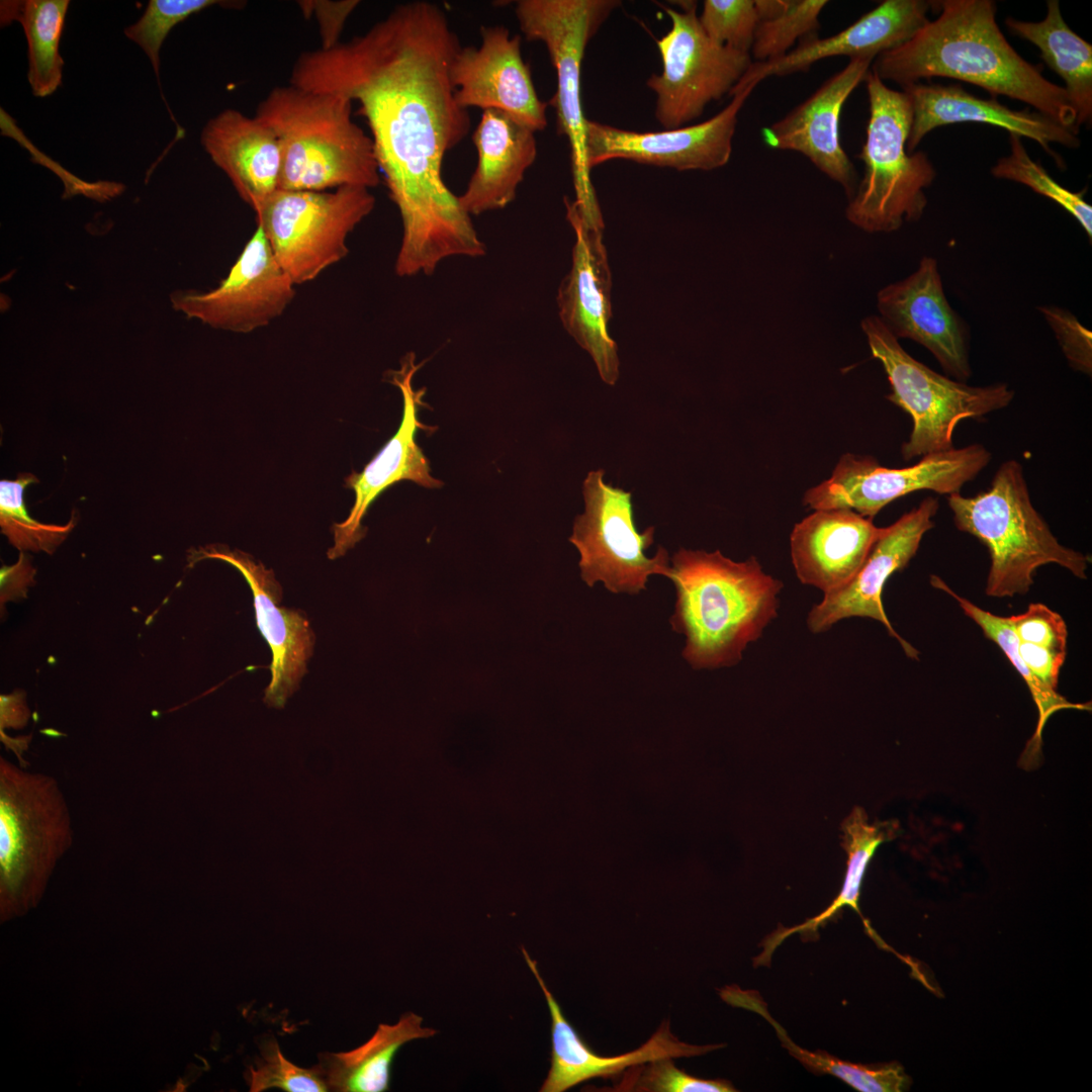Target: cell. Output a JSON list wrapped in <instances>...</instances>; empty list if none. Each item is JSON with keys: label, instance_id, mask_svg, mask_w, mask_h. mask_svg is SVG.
I'll list each match as a JSON object with an SVG mask.
<instances>
[{"label": "cell", "instance_id": "cell-1", "mask_svg": "<svg viewBox=\"0 0 1092 1092\" xmlns=\"http://www.w3.org/2000/svg\"><path fill=\"white\" fill-rule=\"evenodd\" d=\"M461 44L445 11L428 1L395 6L365 33L302 53L289 84L359 103L380 174L398 209L397 276L430 275L450 257L486 253L471 216L446 185V154L470 128L450 65Z\"/></svg>", "mask_w": 1092, "mask_h": 1092}, {"label": "cell", "instance_id": "cell-2", "mask_svg": "<svg viewBox=\"0 0 1092 1092\" xmlns=\"http://www.w3.org/2000/svg\"><path fill=\"white\" fill-rule=\"evenodd\" d=\"M937 12L911 38L872 64L882 81L902 88L932 77L951 78L1027 103L1076 134L1077 114L1063 86L1010 46L996 22L991 0L930 1Z\"/></svg>", "mask_w": 1092, "mask_h": 1092}, {"label": "cell", "instance_id": "cell-3", "mask_svg": "<svg viewBox=\"0 0 1092 1092\" xmlns=\"http://www.w3.org/2000/svg\"><path fill=\"white\" fill-rule=\"evenodd\" d=\"M670 561L676 601L669 622L686 638L682 657L695 669L740 662L778 617L783 582L754 556L736 562L719 550L680 548Z\"/></svg>", "mask_w": 1092, "mask_h": 1092}, {"label": "cell", "instance_id": "cell-4", "mask_svg": "<svg viewBox=\"0 0 1092 1092\" xmlns=\"http://www.w3.org/2000/svg\"><path fill=\"white\" fill-rule=\"evenodd\" d=\"M352 101L338 93L278 86L255 116L275 133L281 151L279 189H371L381 180L372 140L351 117Z\"/></svg>", "mask_w": 1092, "mask_h": 1092}, {"label": "cell", "instance_id": "cell-5", "mask_svg": "<svg viewBox=\"0 0 1092 1092\" xmlns=\"http://www.w3.org/2000/svg\"><path fill=\"white\" fill-rule=\"evenodd\" d=\"M957 528L976 537L990 555L985 592L992 598L1026 594L1040 566L1054 563L1087 578L1090 559L1064 546L1032 505L1022 465L1004 461L988 489L974 496L949 494Z\"/></svg>", "mask_w": 1092, "mask_h": 1092}, {"label": "cell", "instance_id": "cell-6", "mask_svg": "<svg viewBox=\"0 0 1092 1092\" xmlns=\"http://www.w3.org/2000/svg\"><path fill=\"white\" fill-rule=\"evenodd\" d=\"M71 812L59 782L0 756V912L3 920L37 906L59 860L73 845Z\"/></svg>", "mask_w": 1092, "mask_h": 1092}, {"label": "cell", "instance_id": "cell-7", "mask_svg": "<svg viewBox=\"0 0 1092 1092\" xmlns=\"http://www.w3.org/2000/svg\"><path fill=\"white\" fill-rule=\"evenodd\" d=\"M864 82L870 116L857 156L864 171L845 215L864 232L891 233L922 216L927 205L924 189L936 172L927 154L907 151L913 117L909 96L889 88L872 71Z\"/></svg>", "mask_w": 1092, "mask_h": 1092}, {"label": "cell", "instance_id": "cell-8", "mask_svg": "<svg viewBox=\"0 0 1092 1092\" xmlns=\"http://www.w3.org/2000/svg\"><path fill=\"white\" fill-rule=\"evenodd\" d=\"M861 330L888 377L891 392L886 398L913 423L901 447L904 460L954 448L953 432L961 421L984 419L1014 398L1007 383L974 386L933 371L909 355L878 315L863 318Z\"/></svg>", "mask_w": 1092, "mask_h": 1092}, {"label": "cell", "instance_id": "cell-9", "mask_svg": "<svg viewBox=\"0 0 1092 1092\" xmlns=\"http://www.w3.org/2000/svg\"><path fill=\"white\" fill-rule=\"evenodd\" d=\"M617 0H519L515 14L528 40L547 49L556 72L557 89L549 104L556 111L558 134L570 148L574 203L585 214H600L590 170L586 163L585 126L580 92L585 49L611 13Z\"/></svg>", "mask_w": 1092, "mask_h": 1092}, {"label": "cell", "instance_id": "cell-10", "mask_svg": "<svg viewBox=\"0 0 1092 1092\" xmlns=\"http://www.w3.org/2000/svg\"><path fill=\"white\" fill-rule=\"evenodd\" d=\"M370 189H278L256 212L270 247L295 285L314 280L349 253L347 239L374 209Z\"/></svg>", "mask_w": 1092, "mask_h": 1092}, {"label": "cell", "instance_id": "cell-11", "mask_svg": "<svg viewBox=\"0 0 1092 1092\" xmlns=\"http://www.w3.org/2000/svg\"><path fill=\"white\" fill-rule=\"evenodd\" d=\"M604 474L597 469L584 478V513L575 517L569 541L579 552L580 576L588 586L601 581L611 593L636 595L653 574L669 578L670 559L661 546L653 557L645 555L655 527L636 529L632 493L606 483Z\"/></svg>", "mask_w": 1092, "mask_h": 1092}, {"label": "cell", "instance_id": "cell-12", "mask_svg": "<svg viewBox=\"0 0 1092 1092\" xmlns=\"http://www.w3.org/2000/svg\"><path fill=\"white\" fill-rule=\"evenodd\" d=\"M676 10L661 5L670 29L656 40L662 71L646 85L656 95L655 118L672 129L700 117L708 104L729 94L752 64L751 55L720 46L704 32L697 2L679 1Z\"/></svg>", "mask_w": 1092, "mask_h": 1092}, {"label": "cell", "instance_id": "cell-13", "mask_svg": "<svg viewBox=\"0 0 1092 1092\" xmlns=\"http://www.w3.org/2000/svg\"><path fill=\"white\" fill-rule=\"evenodd\" d=\"M982 444L931 453L907 467L889 468L868 455H841L830 477L809 488L802 503L809 509H849L874 519L887 505L918 490L960 492L991 461Z\"/></svg>", "mask_w": 1092, "mask_h": 1092}, {"label": "cell", "instance_id": "cell-14", "mask_svg": "<svg viewBox=\"0 0 1092 1092\" xmlns=\"http://www.w3.org/2000/svg\"><path fill=\"white\" fill-rule=\"evenodd\" d=\"M295 284L278 263L260 225L214 289L171 293L172 307L216 330L247 334L268 326L288 307Z\"/></svg>", "mask_w": 1092, "mask_h": 1092}, {"label": "cell", "instance_id": "cell-15", "mask_svg": "<svg viewBox=\"0 0 1092 1092\" xmlns=\"http://www.w3.org/2000/svg\"><path fill=\"white\" fill-rule=\"evenodd\" d=\"M757 84H736L730 103L713 117L661 131H634L588 120L585 126L586 163L592 169L622 159L678 171H710L723 167L732 154L738 114Z\"/></svg>", "mask_w": 1092, "mask_h": 1092}, {"label": "cell", "instance_id": "cell-16", "mask_svg": "<svg viewBox=\"0 0 1092 1092\" xmlns=\"http://www.w3.org/2000/svg\"><path fill=\"white\" fill-rule=\"evenodd\" d=\"M564 204L575 242L570 271L557 294L559 317L565 331L590 355L601 379L614 385L620 362L617 344L609 334L612 278L604 224L587 221L568 197Z\"/></svg>", "mask_w": 1092, "mask_h": 1092}, {"label": "cell", "instance_id": "cell-17", "mask_svg": "<svg viewBox=\"0 0 1092 1092\" xmlns=\"http://www.w3.org/2000/svg\"><path fill=\"white\" fill-rule=\"evenodd\" d=\"M939 508L937 498L927 496L882 531L863 563L845 584L824 594L807 616L808 629L828 631L840 620L859 617L879 621L902 646L906 655L918 659V651L905 641L890 623L882 602L889 577L907 566L915 556L923 536L934 527L933 517Z\"/></svg>", "mask_w": 1092, "mask_h": 1092}, {"label": "cell", "instance_id": "cell-18", "mask_svg": "<svg viewBox=\"0 0 1092 1092\" xmlns=\"http://www.w3.org/2000/svg\"><path fill=\"white\" fill-rule=\"evenodd\" d=\"M478 47H460L450 65L456 102L464 109L502 111L535 132L547 125L548 103L539 99L521 54V36L504 25L481 26Z\"/></svg>", "mask_w": 1092, "mask_h": 1092}, {"label": "cell", "instance_id": "cell-19", "mask_svg": "<svg viewBox=\"0 0 1092 1092\" xmlns=\"http://www.w3.org/2000/svg\"><path fill=\"white\" fill-rule=\"evenodd\" d=\"M424 363L417 364L415 353H407L400 368L389 373L388 381L402 396V417L397 432L385 443L360 472H352L345 485L355 492V502L347 519L333 526L334 546L328 551L330 559L343 556L366 534L362 520L372 503L389 486L400 480H412L427 488H437L443 482L431 475L430 463L416 441L419 430L430 428L419 421V407L424 404L425 388L415 390L413 378Z\"/></svg>", "mask_w": 1092, "mask_h": 1092}, {"label": "cell", "instance_id": "cell-20", "mask_svg": "<svg viewBox=\"0 0 1092 1092\" xmlns=\"http://www.w3.org/2000/svg\"><path fill=\"white\" fill-rule=\"evenodd\" d=\"M877 308L898 340L926 348L947 376L964 382L970 378L969 330L946 299L934 258L923 257L911 275L883 287Z\"/></svg>", "mask_w": 1092, "mask_h": 1092}, {"label": "cell", "instance_id": "cell-21", "mask_svg": "<svg viewBox=\"0 0 1092 1092\" xmlns=\"http://www.w3.org/2000/svg\"><path fill=\"white\" fill-rule=\"evenodd\" d=\"M873 61L871 58L849 60L805 101L761 130L766 146L804 155L840 184L849 198L856 189V173L840 145L839 117L849 95L871 71Z\"/></svg>", "mask_w": 1092, "mask_h": 1092}, {"label": "cell", "instance_id": "cell-22", "mask_svg": "<svg viewBox=\"0 0 1092 1092\" xmlns=\"http://www.w3.org/2000/svg\"><path fill=\"white\" fill-rule=\"evenodd\" d=\"M206 558L228 562L247 580L254 598L257 625L272 652V676L264 702L270 707L283 708L297 690L313 652L314 634L307 618L299 611L278 606L282 597L280 583L271 569L250 555L210 545L193 550L189 560L193 564Z\"/></svg>", "mask_w": 1092, "mask_h": 1092}, {"label": "cell", "instance_id": "cell-23", "mask_svg": "<svg viewBox=\"0 0 1092 1092\" xmlns=\"http://www.w3.org/2000/svg\"><path fill=\"white\" fill-rule=\"evenodd\" d=\"M931 2L925 0H885L841 31L825 38L808 36L785 56L752 62L738 84H758L772 76L807 71L813 64L832 57L876 59L911 38L929 19Z\"/></svg>", "mask_w": 1092, "mask_h": 1092}, {"label": "cell", "instance_id": "cell-24", "mask_svg": "<svg viewBox=\"0 0 1092 1092\" xmlns=\"http://www.w3.org/2000/svg\"><path fill=\"white\" fill-rule=\"evenodd\" d=\"M909 96L913 117L907 151L915 152L932 129L962 122L985 123L1001 127L1020 138L1036 142L1061 167V158L1051 144L1075 149L1081 144L1078 134L1056 120L1030 110H1013L996 98L983 99L967 92L961 85L915 83L903 88Z\"/></svg>", "mask_w": 1092, "mask_h": 1092}, {"label": "cell", "instance_id": "cell-25", "mask_svg": "<svg viewBox=\"0 0 1092 1092\" xmlns=\"http://www.w3.org/2000/svg\"><path fill=\"white\" fill-rule=\"evenodd\" d=\"M522 953L543 991L551 1017V1065L541 1092H563L594 1078L620 1077L631 1067L655 1060L697 1057L722 1048V1044L695 1045L681 1041L670 1031L669 1022L664 1021L638 1049L613 1057L598 1055L564 1016L541 977L536 961L525 947Z\"/></svg>", "mask_w": 1092, "mask_h": 1092}, {"label": "cell", "instance_id": "cell-26", "mask_svg": "<svg viewBox=\"0 0 1092 1092\" xmlns=\"http://www.w3.org/2000/svg\"><path fill=\"white\" fill-rule=\"evenodd\" d=\"M881 531L873 519L849 509L815 510L790 535L798 579L823 594L839 588L857 572Z\"/></svg>", "mask_w": 1092, "mask_h": 1092}, {"label": "cell", "instance_id": "cell-27", "mask_svg": "<svg viewBox=\"0 0 1092 1092\" xmlns=\"http://www.w3.org/2000/svg\"><path fill=\"white\" fill-rule=\"evenodd\" d=\"M200 142L255 213L279 189L280 146L273 130L256 116L225 109L207 121Z\"/></svg>", "mask_w": 1092, "mask_h": 1092}, {"label": "cell", "instance_id": "cell-28", "mask_svg": "<svg viewBox=\"0 0 1092 1092\" xmlns=\"http://www.w3.org/2000/svg\"><path fill=\"white\" fill-rule=\"evenodd\" d=\"M477 164L458 202L469 216L508 206L537 157L535 131L498 110H484L472 134Z\"/></svg>", "mask_w": 1092, "mask_h": 1092}, {"label": "cell", "instance_id": "cell-29", "mask_svg": "<svg viewBox=\"0 0 1092 1092\" xmlns=\"http://www.w3.org/2000/svg\"><path fill=\"white\" fill-rule=\"evenodd\" d=\"M423 1018L413 1012L402 1014L395 1024L380 1023L362 1045L344 1053H325L316 1065L329 1090L340 1092H383L389 1089L391 1065L399 1049L408 1041L437 1033L422 1027Z\"/></svg>", "mask_w": 1092, "mask_h": 1092}, {"label": "cell", "instance_id": "cell-30", "mask_svg": "<svg viewBox=\"0 0 1092 1092\" xmlns=\"http://www.w3.org/2000/svg\"><path fill=\"white\" fill-rule=\"evenodd\" d=\"M1010 31L1034 44L1041 60L1065 83L1076 111L1077 126L1092 119V46L1066 23L1058 0L1046 2V14L1037 22L1005 19Z\"/></svg>", "mask_w": 1092, "mask_h": 1092}, {"label": "cell", "instance_id": "cell-31", "mask_svg": "<svg viewBox=\"0 0 1092 1092\" xmlns=\"http://www.w3.org/2000/svg\"><path fill=\"white\" fill-rule=\"evenodd\" d=\"M70 1H1V25L18 21L27 41V80L32 94L47 97L62 85L60 42Z\"/></svg>", "mask_w": 1092, "mask_h": 1092}, {"label": "cell", "instance_id": "cell-32", "mask_svg": "<svg viewBox=\"0 0 1092 1092\" xmlns=\"http://www.w3.org/2000/svg\"><path fill=\"white\" fill-rule=\"evenodd\" d=\"M722 999L728 1004L741 1007L765 1018L775 1028L783 1046L812 1072L830 1074L861 1092H900L910 1084V1078L897 1063L859 1065L839 1060L820 1051L809 1052L794 1043L786 1030L769 1014L765 1003L754 991L737 986L721 990Z\"/></svg>", "mask_w": 1092, "mask_h": 1092}, {"label": "cell", "instance_id": "cell-33", "mask_svg": "<svg viewBox=\"0 0 1092 1092\" xmlns=\"http://www.w3.org/2000/svg\"><path fill=\"white\" fill-rule=\"evenodd\" d=\"M893 829L894 827L888 826L887 823L870 824L864 811L855 808L843 823L844 847L848 858L844 882L838 896L819 915L802 924L782 928L769 935L763 943V951L755 959V964H767L774 950L788 936L794 933L816 932L821 924L832 918L844 906L851 907L861 916L858 898L866 870L878 846L892 838Z\"/></svg>", "mask_w": 1092, "mask_h": 1092}, {"label": "cell", "instance_id": "cell-34", "mask_svg": "<svg viewBox=\"0 0 1092 1092\" xmlns=\"http://www.w3.org/2000/svg\"><path fill=\"white\" fill-rule=\"evenodd\" d=\"M930 583L932 586L946 593L958 602L965 615L971 618L982 629L988 639L992 640L1000 647L1006 657L1011 661L1012 665L1022 676L1037 706L1039 714L1037 728L1033 739L1031 740L1032 743L1036 740V746L1040 745L1043 726L1054 713L1063 709L1090 710V707L1086 704H1073L1068 702L1064 697L1057 693V690L1051 689L1042 682L1026 666L1019 655V640L1013 630L1010 617H1000L981 609L969 600L956 594L937 575L930 576Z\"/></svg>", "mask_w": 1092, "mask_h": 1092}, {"label": "cell", "instance_id": "cell-35", "mask_svg": "<svg viewBox=\"0 0 1092 1092\" xmlns=\"http://www.w3.org/2000/svg\"><path fill=\"white\" fill-rule=\"evenodd\" d=\"M30 473H21L14 480L0 481V526L9 542L19 550L52 553L75 526L72 516L66 525L40 523L28 514L23 493L26 486L37 482Z\"/></svg>", "mask_w": 1092, "mask_h": 1092}, {"label": "cell", "instance_id": "cell-36", "mask_svg": "<svg viewBox=\"0 0 1092 1092\" xmlns=\"http://www.w3.org/2000/svg\"><path fill=\"white\" fill-rule=\"evenodd\" d=\"M1009 142L1010 155L997 161L991 169L992 175L1024 184L1052 199L1076 218L1091 241L1092 207L1084 199L1085 191L1073 192L1060 185L1040 164L1031 160L1020 136L1009 134Z\"/></svg>", "mask_w": 1092, "mask_h": 1092}, {"label": "cell", "instance_id": "cell-37", "mask_svg": "<svg viewBox=\"0 0 1092 1092\" xmlns=\"http://www.w3.org/2000/svg\"><path fill=\"white\" fill-rule=\"evenodd\" d=\"M241 2L217 0H150L141 18L125 27L124 34L148 56L160 83V50L174 26L213 5L240 7ZM163 99L165 100L163 94Z\"/></svg>", "mask_w": 1092, "mask_h": 1092}, {"label": "cell", "instance_id": "cell-38", "mask_svg": "<svg viewBox=\"0 0 1092 1092\" xmlns=\"http://www.w3.org/2000/svg\"><path fill=\"white\" fill-rule=\"evenodd\" d=\"M826 0H790L778 17L758 22L750 55L754 62L779 59L789 53L796 40L810 36L819 27V15Z\"/></svg>", "mask_w": 1092, "mask_h": 1092}, {"label": "cell", "instance_id": "cell-39", "mask_svg": "<svg viewBox=\"0 0 1092 1092\" xmlns=\"http://www.w3.org/2000/svg\"><path fill=\"white\" fill-rule=\"evenodd\" d=\"M608 1091L645 1092H733L727 1080L702 1079L678 1069L671 1058L655 1060L627 1069Z\"/></svg>", "mask_w": 1092, "mask_h": 1092}, {"label": "cell", "instance_id": "cell-40", "mask_svg": "<svg viewBox=\"0 0 1092 1092\" xmlns=\"http://www.w3.org/2000/svg\"><path fill=\"white\" fill-rule=\"evenodd\" d=\"M698 17L711 40L750 54L759 22L754 0H705Z\"/></svg>", "mask_w": 1092, "mask_h": 1092}, {"label": "cell", "instance_id": "cell-41", "mask_svg": "<svg viewBox=\"0 0 1092 1092\" xmlns=\"http://www.w3.org/2000/svg\"><path fill=\"white\" fill-rule=\"evenodd\" d=\"M250 1091L260 1092L278 1088L287 1092H325L329 1087L315 1065L304 1069L282 1055L277 1041L269 1039L261 1048V1057L249 1067Z\"/></svg>", "mask_w": 1092, "mask_h": 1092}, {"label": "cell", "instance_id": "cell-42", "mask_svg": "<svg viewBox=\"0 0 1092 1092\" xmlns=\"http://www.w3.org/2000/svg\"><path fill=\"white\" fill-rule=\"evenodd\" d=\"M1038 309L1054 332L1069 365L1074 370L1091 376L1092 332L1065 308L1043 305Z\"/></svg>", "mask_w": 1092, "mask_h": 1092}, {"label": "cell", "instance_id": "cell-43", "mask_svg": "<svg viewBox=\"0 0 1092 1092\" xmlns=\"http://www.w3.org/2000/svg\"><path fill=\"white\" fill-rule=\"evenodd\" d=\"M1019 642L1066 652L1067 625L1060 614L1042 604H1031L1019 615L1010 616Z\"/></svg>", "mask_w": 1092, "mask_h": 1092}, {"label": "cell", "instance_id": "cell-44", "mask_svg": "<svg viewBox=\"0 0 1092 1092\" xmlns=\"http://www.w3.org/2000/svg\"><path fill=\"white\" fill-rule=\"evenodd\" d=\"M359 3L357 0L298 2L304 15L315 16L322 39L321 49L325 50L340 42L345 23Z\"/></svg>", "mask_w": 1092, "mask_h": 1092}, {"label": "cell", "instance_id": "cell-45", "mask_svg": "<svg viewBox=\"0 0 1092 1092\" xmlns=\"http://www.w3.org/2000/svg\"><path fill=\"white\" fill-rule=\"evenodd\" d=\"M1019 655L1026 666L1042 682L1057 690L1060 670L1065 662L1066 652H1059L1038 645L1019 642Z\"/></svg>", "mask_w": 1092, "mask_h": 1092}, {"label": "cell", "instance_id": "cell-46", "mask_svg": "<svg viewBox=\"0 0 1092 1092\" xmlns=\"http://www.w3.org/2000/svg\"><path fill=\"white\" fill-rule=\"evenodd\" d=\"M35 569L24 553H20L17 562L13 565H3L0 570L1 602L24 598L26 590L34 580Z\"/></svg>", "mask_w": 1092, "mask_h": 1092}, {"label": "cell", "instance_id": "cell-47", "mask_svg": "<svg viewBox=\"0 0 1092 1092\" xmlns=\"http://www.w3.org/2000/svg\"><path fill=\"white\" fill-rule=\"evenodd\" d=\"M1 703V727H22L26 724L29 711L20 695H2Z\"/></svg>", "mask_w": 1092, "mask_h": 1092}, {"label": "cell", "instance_id": "cell-48", "mask_svg": "<svg viewBox=\"0 0 1092 1092\" xmlns=\"http://www.w3.org/2000/svg\"><path fill=\"white\" fill-rule=\"evenodd\" d=\"M790 0H754L759 22L778 17L789 5Z\"/></svg>", "mask_w": 1092, "mask_h": 1092}]
</instances>
